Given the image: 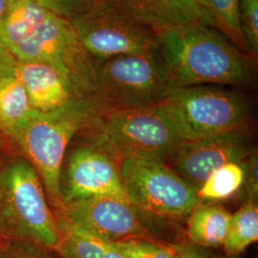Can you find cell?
I'll use <instances>...</instances> for the list:
<instances>
[{
	"instance_id": "1",
	"label": "cell",
	"mask_w": 258,
	"mask_h": 258,
	"mask_svg": "<svg viewBox=\"0 0 258 258\" xmlns=\"http://www.w3.org/2000/svg\"><path fill=\"white\" fill-rule=\"evenodd\" d=\"M172 87L254 83V58L216 28L195 23L157 34Z\"/></svg>"
},
{
	"instance_id": "2",
	"label": "cell",
	"mask_w": 258,
	"mask_h": 258,
	"mask_svg": "<svg viewBox=\"0 0 258 258\" xmlns=\"http://www.w3.org/2000/svg\"><path fill=\"white\" fill-rule=\"evenodd\" d=\"M99 112L92 98L73 99L51 112L34 109L9 137L37 170L55 214L63 207L60 174L66 149L84 124Z\"/></svg>"
},
{
	"instance_id": "3",
	"label": "cell",
	"mask_w": 258,
	"mask_h": 258,
	"mask_svg": "<svg viewBox=\"0 0 258 258\" xmlns=\"http://www.w3.org/2000/svg\"><path fill=\"white\" fill-rule=\"evenodd\" d=\"M78 134L84 145L102 151L119 165L130 158L163 161L181 142L158 103L99 112Z\"/></svg>"
},
{
	"instance_id": "4",
	"label": "cell",
	"mask_w": 258,
	"mask_h": 258,
	"mask_svg": "<svg viewBox=\"0 0 258 258\" xmlns=\"http://www.w3.org/2000/svg\"><path fill=\"white\" fill-rule=\"evenodd\" d=\"M181 141L250 129L247 98L214 85L172 88L158 103Z\"/></svg>"
},
{
	"instance_id": "5",
	"label": "cell",
	"mask_w": 258,
	"mask_h": 258,
	"mask_svg": "<svg viewBox=\"0 0 258 258\" xmlns=\"http://www.w3.org/2000/svg\"><path fill=\"white\" fill-rule=\"evenodd\" d=\"M0 213L11 240L55 249L61 232L37 170L26 159L0 166Z\"/></svg>"
},
{
	"instance_id": "6",
	"label": "cell",
	"mask_w": 258,
	"mask_h": 258,
	"mask_svg": "<svg viewBox=\"0 0 258 258\" xmlns=\"http://www.w3.org/2000/svg\"><path fill=\"white\" fill-rule=\"evenodd\" d=\"M97 61V88L91 98L100 112L154 105L173 88L159 49Z\"/></svg>"
},
{
	"instance_id": "7",
	"label": "cell",
	"mask_w": 258,
	"mask_h": 258,
	"mask_svg": "<svg viewBox=\"0 0 258 258\" xmlns=\"http://www.w3.org/2000/svg\"><path fill=\"white\" fill-rule=\"evenodd\" d=\"M12 54L18 61L54 66L71 84L75 99L91 98L95 94L98 61L83 48L70 20L52 11Z\"/></svg>"
},
{
	"instance_id": "8",
	"label": "cell",
	"mask_w": 258,
	"mask_h": 258,
	"mask_svg": "<svg viewBox=\"0 0 258 258\" xmlns=\"http://www.w3.org/2000/svg\"><path fill=\"white\" fill-rule=\"evenodd\" d=\"M120 172L127 201L137 212L178 220L202 203L196 189L162 160L126 159L120 163Z\"/></svg>"
},
{
	"instance_id": "9",
	"label": "cell",
	"mask_w": 258,
	"mask_h": 258,
	"mask_svg": "<svg viewBox=\"0 0 258 258\" xmlns=\"http://www.w3.org/2000/svg\"><path fill=\"white\" fill-rule=\"evenodd\" d=\"M70 22L83 48L96 60L159 49L152 30L106 0H97Z\"/></svg>"
},
{
	"instance_id": "10",
	"label": "cell",
	"mask_w": 258,
	"mask_h": 258,
	"mask_svg": "<svg viewBox=\"0 0 258 258\" xmlns=\"http://www.w3.org/2000/svg\"><path fill=\"white\" fill-rule=\"evenodd\" d=\"M251 130H242L194 141H181L163 162L196 191L215 169L241 163L256 148Z\"/></svg>"
},
{
	"instance_id": "11",
	"label": "cell",
	"mask_w": 258,
	"mask_h": 258,
	"mask_svg": "<svg viewBox=\"0 0 258 258\" xmlns=\"http://www.w3.org/2000/svg\"><path fill=\"white\" fill-rule=\"evenodd\" d=\"M55 216L110 243L133 239H158L139 212L127 202L113 197H94L63 205Z\"/></svg>"
},
{
	"instance_id": "12",
	"label": "cell",
	"mask_w": 258,
	"mask_h": 258,
	"mask_svg": "<svg viewBox=\"0 0 258 258\" xmlns=\"http://www.w3.org/2000/svg\"><path fill=\"white\" fill-rule=\"evenodd\" d=\"M63 205L94 197H113L127 202L120 165L96 148L83 145L68 158L60 174Z\"/></svg>"
},
{
	"instance_id": "13",
	"label": "cell",
	"mask_w": 258,
	"mask_h": 258,
	"mask_svg": "<svg viewBox=\"0 0 258 258\" xmlns=\"http://www.w3.org/2000/svg\"><path fill=\"white\" fill-rule=\"evenodd\" d=\"M155 34L203 23L216 28L210 13L191 0H106Z\"/></svg>"
},
{
	"instance_id": "14",
	"label": "cell",
	"mask_w": 258,
	"mask_h": 258,
	"mask_svg": "<svg viewBox=\"0 0 258 258\" xmlns=\"http://www.w3.org/2000/svg\"><path fill=\"white\" fill-rule=\"evenodd\" d=\"M16 76L33 109L51 112L75 99L68 80L56 68L41 61H18Z\"/></svg>"
},
{
	"instance_id": "15",
	"label": "cell",
	"mask_w": 258,
	"mask_h": 258,
	"mask_svg": "<svg viewBox=\"0 0 258 258\" xmlns=\"http://www.w3.org/2000/svg\"><path fill=\"white\" fill-rule=\"evenodd\" d=\"M231 218L230 212L221 205L199 204L186 216L187 241L204 249L223 247Z\"/></svg>"
},
{
	"instance_id": "16",
	"label": "cell",
	"mask_w": 258,
	"mask_h": 258,
	"mask_svg": "<svg viewBox=\"0 0 258 258\" xmlns=\"http://www.w3.org/2000/svg\"><path fill=\"white\" fill-rule=\"evenodd\" d=\"M50 12L39 0L12 2L0 20V44L12 53L16 47L33 34Z\"/></svg>"
},
{
	"instance_id": "17",
	"label": "cell",
	"mask_w": 258,
	"mask_h": 258,
	"mask_svg": "<svg viewBox=\"0 0 258 258\" xmlns=\"http://www.w3.org/2000/svg\"><path fill=\"white\" fill-rule=\"evenodd\" d=\"M55 217L61 235L54 250L61 257L103 258L110 242L83 230L61 216Z\"/></svg>"
},
{
	"instance_id": "18",
	"label": "cell",
	"mask_w": 258,
	"mask_h": 258,
	"mask_svg": "<svg viewBox=\"0 0 258 258\" xmlns=\"http://www.w3.org/2000/svg\"><path fill=\"white\" fill-rule=\"evenodd\" d=\"M33 110L16 75L0 84V133L10 137Z\"/></svg>"
},
{
	"instance_id": "19",
	"label": "cell",
	"mask_w": 258,
	"mask_h": 258,
	"mask_svg": "<svg viewBox=\"0 0 258 258\" xmlns=\"http://www.w3.org/2000/svg\"><path fill=\"white\" fill-rule=\"evenodd\" d=\"M257 240V201L247 200L237 212L231 214L223 249L227 256H239Z\"/></svg>"
},
{
	"instance_id": "20",
	"label": "cell",
	"mask_w": 258,
	"mask_h": 258,
	"mask_svg": "<svg viewBox=\"0 0 258 258\" xmlns=\"http://www.w3.org/2000/svg\"><path fill=\"white\" fill-rule=\"evenodd\" d=\"M245 170L241 163H228L212 171L197 190V197L205 201H220L231 198L244 184Z\"/></svg>"
},
{
	"instance_id": "21",
	"label": "cell",
	"mask_w": 258,
	"mask_h": 258,
	"mask_svg": "<svg viewBox=\"0 0 258 258\" xmlns=\"http://www.w3.org/2000/svg\"><path fill=\"white\" fill-rule=\"evenodd\" d=\"M209 2L216 28L232 40L235 46L247 53L240 29L241 0H209Z\"/></svg>"
},
{
	"instance_id": "22",
	"label": "cell",
	"mask_w": 258,
	"mask_h": 258,
	"mask_svg": "<svg viewBox=\"0 0 258 258\" xmlns=\"http://www.w3.org/2000/svg\"><path fill=\"white\" fill-rule=\"evenodd\" d=\"M113 244L124 258H175V244L162 240H126Z\"/></svg>"
},
{
	"instance_id": "23",
	"label": "cell",
	"mask_w": 258,
	"mask_h": 258,
	"mask_svg": "<svg viewBox=\"0 0 258 258\" xmlns=\"http://www.w3.org/2000/svg\"><path fill=\"white\" fill-rule=\"evenodd\" d=\"M239 21L247 53L256 59L258 55V0H241Z\"/></svg>"
},
{
	"instance_id": "24",
	"label": "cell",
	"mask_w": 258,
	"mask_h": 258,
	"mask_svg": "<svg viewBox=\"0 0 258 258\" xmlns=\"http://www.w3.org/2000/svg\"><path fill=\"white\" fill-rule=\"evenodd\" d=\"M47 9L63 17L72 19L84 11L89 9L97 0H39Z\"/></svg>"
},
{
	"instance_id": "25",
	"label": "cell",
	"mask_w": 258,
	"mask_h": 258,
	"mask_svg": "<svg viewBox=\"0 0 258 258\" xmlns=\"http://www.w3.org/2000/svg\"><path fill=\"white\" fill-rule=\"evenodd\" d=\"M245 170L244 184L247 191V200L257 201L258 195V155L257 149L251 152L244 161H242Z\"/></svg>"
},
{
	"instance_id": "26",
	"label": "cell",
	"mask_w": 258,
	"mask_h": 258,
	"mask_svg": "<svg viewBox=\"0 0 258 258\" xmlns=\"http://www.w3.org/2000/svg\"><path fill=\"white\" fill-rule=\"evenodd\" d=\"M18 59L6 47L0 44V84L16 75Z\"/></svg>"
},
{
	"instance_id": "27",
	"label": "cell",
	"mask_w": 258,
	"mask_h": 258,
	"mask_svg": "<svg viewBox=\"0 0 258 258\" xmlns=\"http://www.w3.org/2000/svg\"><path fill=\"white\" fill-rule=\"evenodd\" d=\"M175 258H211L209 250L185 242L182 244H175Z\"/></svg>"
},
{
	"instance_id": "28",
	"label": "cell",
	"mask_w": 258,
	"mask_h": 258,
	"mask_svg": "<svg viewBox=\"0 0 258 258\" xmlns=\"http://www.w3.org/2000/svg\"><path fill=\"white\" fill-rule=\"evenodd\" d=\"M12 240L10 238L7 229L5 227V224L3 221V218L0 213V252H2L4 249L7 248L10 242Z\"/></svg>"
},
{
	"instance_id": "29",
	"label": "cell",
	"mask_w": 258,
	"mask_h": 258,
	"mask_svg": "<svg viewBox=\"0 0 258 258\" xmlns=\"http://www.w3.org/2000/svg\"><path fill=\"white\" fill-rule=\"evenodd\" d=\"M103 258H124L120 251L115 247V245L113 243H110L107 247V249L104 253Z\"/></svg>"
},
{
	"instance_id": "30",
	"label": "cell",
	"mask_w": 258,
	"mask_h": 258,
	"mask_svg": "<svg viewBox=\"0 0 258 258\" xmlns=\"http://www.w3.org/2000/svg\"><path fill=\"white\" fill-rule=\"evenodd\" d=\"M191 1L194 2V3H196L198 6H200L202 9L207 11L208 13H210L212 17V11H211V6H210L209 0H191ZM212 18H213V17H212Z\"/></svg>"
},
{
	"instance_id": "31",
	"label": "cell",
	"mask_w": 258,
	"mask_h": 258,
	"mask_svg": "<svg viewBox=\"0 0 258 258\" xmlns=\"http://www.w3.org/2000/svg\"><path fill=\"white\" fill-rule=\"evenodd\" d=\"M10 4H11L10 0H0V20L9 8Z\"/></svg>"
},
{
	"instance_id": "32",
	"label": "cell",
	"mask_w": 258,
	"mask_h": 258,
	"mask_svg": "<svg viewBox=\"0 0 258 258\" xmlns=\"http://www.w3.org/2000/svg\"><path fill=\"white\" fill-rule=\"evenodd\" d=\"M3 255H4V258H35L31 257L29 255H23L21 253H18V252L16 253L15 251L12 254H10L6 249H4V251H3Z\"/></svg>"
},
{
	"instance_id": "33",
	"label": "cell",
	"mask_w": 258,
	"mask_h": 258,
	"mask_svg": "<svg viewBox=\"0 0 258 258\" xmlns=\"http://www.w3.org/2000/svg\"><path fill=\"white\" fill-rule=\"evenodd\" d=\"M214 258H241L239 256H227V255H225V256H217V257Z\"/></svg>"
},
{
	"instance_id": "34",
	"label": "cell",
	"mask_w": 258,
	"mask_h": 258,
	"mask_svg": "<svg viewBox=\"0 0 258 258\" xmlns=\"http://www.w3.org/2000/svg\"><path fill=\"white\" fill-rule=\"evenodd\" d=\"M4 251V250H3ZM3 251L2 252H0V258H4V255H3Z\"/></svg>"
},
{
	"instance_id": "35",
	"label": "cell",
	"mask_w": 258,
	"mask_h": 258,
	"mask_svg": "<svg viewBox=\"0 0 258 258\" xmlns=\"http://www.w3.org/2000/svg\"><path fill=\"white\" fill-rule=\"evenodd\" d=\"M15 1H19V0H10L11 3H12V2H15Z\"/></svg>"
}]
</instances>
